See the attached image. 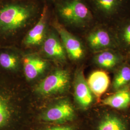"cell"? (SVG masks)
<instances>
[{"mask_svg": "<svg viewBox=\"0 0 130 130\" xmlns=\"http://www.w3.org/2000/svg\"><path fill=\"white\" fill-rule=\"evenodd\" d=\"M43 0H0V47L25 35L40 18Z\"/></svg>", "mask_w": 130, "mask_h": 130, "instance_id": "1", "label": "cell"}, {"mask_svg": "<svg viewBox=\"0 0 130 130\" xmlns=\"http://www.w3.org/2000/svg\"><path fill=\"white\" fill-rule=\"evenodd\" d=\"M53 4L56 19L75 34H84L97 23L86 0H56Z\"/></svg>", "mask_w": 130, "mask_h": 130, "instance_id": "2", "label": "cell"}, {"mask_svg": "<svg viewBox=\"0 0 130 130\" xmlns=\"http://www.w3.org/2000/svg\"><path fill=\"white\" fill-rule=\"evenodd\" d=\"M98 23L113 27L130 16V0H86Z\"/></svg>", "mask_w": 130, "mask_h": 130, "instance_id": "3", "label": "cell"}, {"mask_svg": "<svg viewBox=\"0 0 130 130\" xmlns=\"http://www.w3.org/2000/svg\"><path fill=\"white\" fill-rule=\"evenodd\" d=\"M86 43L93 53L108 49L119 50L112 27L97 23L84 34Z\"/></svg>", "mask_w": 130, "mask_h": 130, "instance_id": "4", "label": "cell"}, {"mask_svg": "<svg viewBox=\"0 0 130 130\" xmlns=\"http://www.w3.org/2000/svg\"><path fill=\"white\" fill-rule=\"evenodd\" d=\"M51 25L58 33L67 57L73 61L84 59L86 55V49L81 39L63 26L55 15L51 19Z\"/></svg>", "mask_w": 130, "mask_h": 130, "instance_id": "5", "label": "cell"}, {"mask_svg": "<svg viewBox=\"0 0 130 130\" xmlns=\"http://www.w3.org/2000/svg\"><path fill=\"white\" fill-rule=\"evenodd\" d=\"M51 11L44 2L42 13L36 23L24 36L22 44L26 48L42 47L51 26Z\"/></svg>", "mask_w": 130, "mask_h": 130, "instance_id": "6", "label": "cell"}, {"mask_svg": "<svg viewBox=\"0 0 130 130\" xmlns=\"http://www.w3.org/2000/svg\"><path fill=\"white\" fill-rule=\"evenodd\" d=\"M69 72L65 70H56L38 84L36 92L42 95H50L63 93L70 84Z\"/></svg>", "mask_w": 130, "mask_h": 130, "instance_id": "7", "label": "cell"}, {"mask_svg": "<svg viewBox=\"0 0 130 130\" xmlns=\"http://www.w3.org/2000/svg\"><path fill=\"white\" fill-rule=\"evenodd\" d=\"M41 48L43 55L48 58L60 62L67 59V55L60 38L51 25Z\"/></svg>", "mask_w": 130, "mask_h": 130, "instance_id": "8", "label": "cell"}, {"mask_svg": "<svg viewBox=\"0 0 130 130\" xmlns=\"http://www.w3.org/2000/svg\"><path fill=\"white\" fill-rule=\"evenodd\" d=\"M75 112L72 104L67 100H63L49 108L42 114V120L57 123H64L72 121Z\"/></svg>", "mask_w": 130, "mask_h": 130, "instance_id": "9", "label": "cell"}, {"mask_svg": "<svg viewBox=\"0 0 130 130\" xmlns=\"http://www.w3.org/2000/svg\"><path fill=\"white\" fill-rule=\"evenodd\" d=\"M74 93L75 101L80 108L86 109L93 103V93L82 70H78L75 74Z\"/></svg>", "mask_w": 130, "mask_h": 130, "instance_id": "10", "label": "cell"}, {"mask_svg": "<svg viewBox=\"0 0 130 130\" xmlns=\"http://www.w3.org/2000/svg\"><path fill=\"white\" fill-rule=\"evenodd\" d=\"M124 59L121 52L117 49H108L94 53L93 63L103 69H113L121 65Z\"/></svg>", "mask_w": 130, "mask_h": 130, "instance_id": "11", "label": "cell"}, {"mask_svg": "<svg viewBox=\"0 0 130 130\" xmlns=\"http://www.w3.org/2000/svg\"><path fill=\"white\" fill-rule=\"evenodd\" d=\"M0 84V130H8L12 126L14 112L8 92Z\"/></svg>", "mask_w": 130, "mask_h": 130, "instance_id": "12", "label": "cell"}, {"mask_svg": "<svg viewBox=\"0 0 130 130\" xmlns=\"http://www.w3.org/2000/svg\"><path fill=\"white\" fill-rule=\"evenodd\" d=\"M22 61L24 73L28 80L36 79L46 69V61L36 55H25Z\"/></svg>", "mask_w": 130, "mask_h": 130, "instance_id": "13", "label": "cell"}, {"mask_svg": "<svg viewBox=\"0 0 130 130\" xmlns=\"http://www.w3.org/2000/svg\"><path fill=\"white\" fill-rule=\"evenodd\" d=\"M120 51L130 52V16L112 27Z\"/></svg>", "mask_w": 130, "mask_h": 130, "instance_id": "14", "label": "cell"}, {"mask_svg": "<svg viewBox=\"0 0 130 130\" xmlns=\"http://www.w3.org/2000/svg\"><path fill=\"white\" fill-rule=\"evenodd\" d=\"M87 82L93 94L99 98L108 88L110 79L105 71L96 70L90 74Z\"/></svg>", "mask_w": 130, "mask_h": 130, "instance_id": "15", "label": "cell"}, {"mask_svg": "<svg viewBox=\"0 0 130 130\" xmlns=\"http://www.w3.org/2000/svg\"><path fill=\"white\" fill-rule=\"evenodd\" d=\"M20 58L10 46L0 47V69L5 72H13L19 68Z\"/></svg>", "mask_w": 130, "mask_h": 130, "instance_id": "16", "label": "cell"}, {"mask_svg": "<svg viewBox=\"0 0 130 130\" xmlns=\"http://www.w3.org/2000/svg\"><path fill=\"white\" fill-rule=\"evenodd\" d=\"M96 130H129L126 122L116 114L107 113L98 122Z\"/></svg>", "mask_w": 130, "mask_h": 130, "instance_id": "17", "label": "cell"}, {"mask_svg": "<svg viewBox=\"0 0 130 130\" xmlns=\"http://www.w3.org/2000/svg\"><path fill=\"white\" fill-rule=\"evenodd\" d=\"M103 104L117 109L126 108L130 104V90L125 87L102 100Z\"/></svg>", "mask_w": 130, "mask_h": 130, "instance_id": "18", "label": "cell"}, {"mask_svg": "<svg viewBox=\"0 0 130 130\" xmlns=\"http://www.w3.org/2000/svg\"><path fill=\"white\" fill-rule=\"evenodd\" d=\"M130 83V67L123 65L119 68L115 75L113 82V89L117 91L126 87Z\"/></svg>", "mask_w": 130, "mask_h": 130, "instance_id": "19", "label": "cell"}, {"mask_svg": "<svg viewBox=\"0 0 130 130\" xmlns=\"http://www.w3.org/2000/svg\"><path fill=\"white\" fill-rule=\"evenodd\" d=\"M42 130H76L74 127L70 125L56 126Z\"/></svg>", "mask_w": 130, "mask_h": 130, "instance_id": "20", "label": "cell"}, {"mask_svg": "<svg viewBox=\"0 0 130 130\" xmlns=\"http://www.w3.org/2000/svg\"><path fill=\"white\" fill-rule=\"evenodd\" d=\"M56 0H43V1L44 2H45L47 4H48V2L49 3H52V4H54L55 2H56Z\"/></svg>", "mask_w": 130, "mask_h": 130, "instance_id": "21", "label": "cell"}, {"mask_svg": "<svg viewBox=\"0 0 130 130\" xmlns=\"http://www.w3.org/2000/svg\"><path fill=\"white\" fill-rule=\"evenodd\" d=\"M128 54V57H129V60L130 61V52L129 53H127Z\"/></svg>", "mask_w": 130, "mask_h": 130, "instance_id": "22", "label": "cell"}]
</instances>
